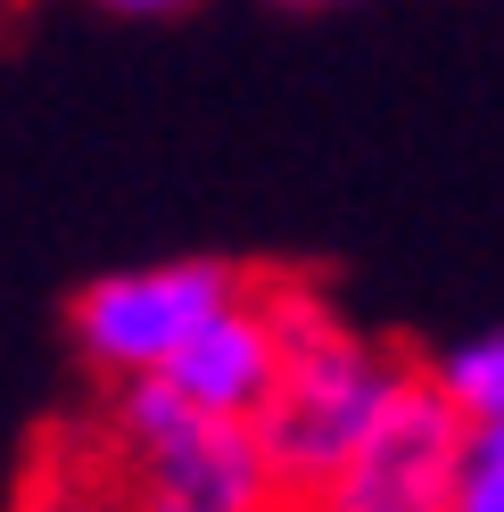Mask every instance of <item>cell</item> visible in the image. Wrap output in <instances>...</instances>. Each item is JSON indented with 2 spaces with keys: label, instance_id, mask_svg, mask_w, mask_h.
Returning a JSON list of instances; mask_svg holds the SVG:
<instances>
[{
  "label": "cell",
  "instance_id": "cell-1",
  "mask_svg": "<svg viewBox=\"0 0 504 512\" xmlns=\"http://www.w3.org/2000/svg\"><path fill=\"white\" fill-rule=\"evenodd\" d=\"M265 298L281 323V380L257 405V446L281 479V504H290L364 446V430L397 405L414 364L397 347H372L348 323H331V306L306 281H265Z\"/></svg>",
  "mask_w": 504,
  "mask_h": 512
},
{
  "label": "cell",
  "instance_id": "cell-2",
  "mask_svg": "<svg viewBox=\"0 0 504 512\" xmlns=\"http://www.w3.org/2000/svg\"><path fill=\"white\" fill-rule=\"evenodd\" d=\"M257 273L224 265V256H166V265H124L83 281L67 306V339L91 372L108 380H141L166 372V356L191 339L207 314H224Z\"/></svg>",
  "mask_w": 504,
  "mask_h": 512
},
{
  "label": "cell",
  "instance_id": "cell-3",
  "mask_svg": "<svg viewBox=\"0 0 504 512\" xmlns=\"http://www.w3.org/2000/svg\"><path fill=\"white\" fill-rule=\"evenodd\" d=\"M116 430L141 455L149 488H166V496L199 504V512H281V479H273L265 446H257V422L199 413L166 372L124 380Z\"/></svg>",
  "mask_w": 504,
  "mask_h": 512
},
{
  "label": "cell",
  "instance_id": "cell-4",
  "mask_svg": "<svg viewBox=\"0 0 504 512\" xmlns=\"http://www.w3.org/2000/svg\"><path fill=\"white\" fill-rule=\"evenodd\" d=\"M463 438H471V422L455 413V397L414 364V380L364 430L356 455L331 479H314L306 496H290L281 512H455Z\"/></svg>",
  "mask_w": 504,
  "mask_h": 512
},
{
  "label": "cell",
  "instance_id": "cell-5",
  "mask_svg": "<svg viewBox=\"0 0 504 512\" xmlns=\"http://www.w3.org/2000/svg\"><path fill=\"white\" fill-rule=\"evenodd\" d=\"M166 380H174V389L191 397L199 413H224V422H257L265 389L281 380V323H273L265 281H248V290H240L224 314H207V323H199V331L166 356Z\"/></svg>",
  "mask_w": 504,
  "mask_h": 512
},
{
  "label": "cell",
  "instance_id": "cell-6",
  "mask_svg": "<svg viewBox=\"0 0 504 512\" xmlns=\"http://www.w3.org/2000/svg\"><path fill=\"white\" fill-rule=\"evenodd\" d=\"M422 372L455 397V413H463V422H488V413H504V323H496V331L455 339L447 356H430Z\"/></svg>",
  "mask_w": 504,
  "mask_h": 512
},
{
  "label": "cell",
  "instance_id": "cell-7",
  "mask_svg": "<svg viewBox=\"0 0 504 512\" xmlns=\"http://www.w3.org/2000/svg\"><path fill=\"white\" fill-rule=\"evenodd\" d=\"M455 512H504V413L471 422L463 471H455Z\"/></svg>",
  "mask_w": 504,
  "mask_h": 512
},
{
  "label": "cell",
  "instance_id": "cell-8",
  "mask_svg": "<svg viewBox=\"0 0 504 512\" xmlns=\"http://www.w3.org/2000/svg\"><path fill=\"white\" fill-rule=\"evenodd\" d=\"M100 9H116V17H182V9H199V0H100Z\"/></svg>",
  "mask_w": 504,
  "mask_h": 512
},
{
  "label": "cell",
  "instance_id": "cell-9",
  "mask_svg": "<svg viewBox=\"0 0 504 512\" xmlns=\"http://www.w3.org/2000/svg\"><path fill=\"white\" fill-rule=\"evenodd\" d=\"M149 512H199V504H182V496H166V488H149Z\"/></svg>",
  "mask_w": 504,
  "mask_h": 512
},
{
  "label": "cell",
  "instance_id": "cell-10",
  "mask_svg": "<svg viewBox=\"0 0 504 512\" xmlns=\"http://www.w3.org/2000/svg\"><path fill=\"white\" fill-rule=\"evenodd\" d=\"M273 9H339V0H273Z\"/></svg>",
  "mask_w": 504,
  "mask_h": 512
}]
</instances>
